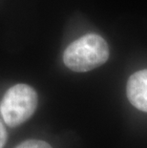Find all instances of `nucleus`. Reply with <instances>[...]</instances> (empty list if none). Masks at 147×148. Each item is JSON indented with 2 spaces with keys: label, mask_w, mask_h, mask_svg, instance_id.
I'll return each instance as SVG.
<instances>
[{
  "label": "nucleus",
  "mask_w": 147,
  "mask_h": 148,
  "mask_svg": "<svg viewBox=\"0 0 147 148\" xmlns=\"http://www.w3.org/2000/svg\"><path fill=\"white\" fill-rule=\"evenodd\" d=\"M7 137H8L7 131H6L4 125L0 121V148L4 147L6 141H7Z\"/></svg>",
  "instance_id": "5"
},
{
  "label": "nucleus",
  "mask_w": 147,
  "mask_h": 148,
  "mask_svg": "<svg viewBox=\"0 0 147 148\" xmlns=\"http://www.w3.org/2000/svg\"><path fill=\"white\" fill-rule=\"evenodd\" d=\"M16 148H52L48 143L39 140H28L20 143Z\"/></svg>",
  "instance_id": "4"
},
{
  "label": "nucleus",
  "mask_w": 147,
  "mask_h": 148,
  "mask_svg": "<svg viewBox=\"0 0 147 148\" xmlns=\"http://www.w3.org/2000/svg\"><path fill=\"white\" fill-rule=\"evenodd\" d=\"M126 93L131 104L147 113V69L131 75L127 82Z\"/></svg>",
  "instance_id": "3"
},
{
  "label": "nucleus",
  "mask_w": 147,
  "mask_h": 148,
  "mask_svg": "<svg viewBox=\"0 0 147 148\" xmlns=\"http://www.w3.org/2000/svg\"><path fill=\"white\" fill-rule=\"evenodd\" d=\"M109 47L103 37L86 34L72 42L63 53V62L70 70L83 73L99 67L108 60Z\"/></svg>",
  "instance_id": "1"
},
{
  "label": "nucleus",
  "mask_w": 147,
  "mask_h": 148,
  "mask_svg": "<svg viewBox=\"0 0 147 148\" xmlns=\"http://www.w3.org/2000/svg\"><path fill=\"white\" fill-rule=\"evenodd\" d=\"M37 103L36 90L30 85L19 83L5 93L0 102V114L8 126L16 127L34 115Z\"/></svg>",
  "instance_id": "2"
}]
</instances>
